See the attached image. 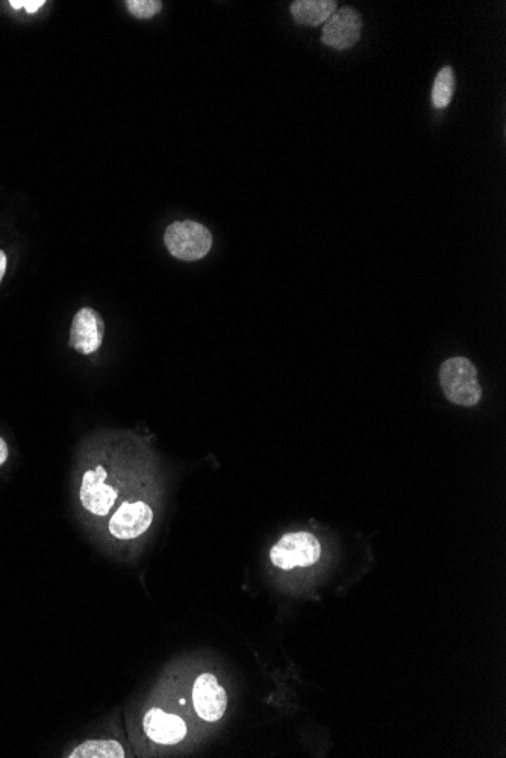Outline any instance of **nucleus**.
Masks as SVG:
<instances>
[{
    "label": "nucleus",
    "mask_w": 506,
    "mask_h": 758,
    "mask_svg": "<svg viewBox=\"0 0 506 758\" xmlns=\"http://www.w3.org/2000/svg\"><path fill=\"white\" fill-rule=\"evenodd\" d=\"M440 385L450 403L473 407L481 401L482 388L478 382V370L467 358L447 359L440 367Z\"/></svg>",
    "instance_id": "f257e3e1"
},
{
    "label": "nucleus",
    "mask_w": 506,
    "mask_h": 758,
    "mask_svg": "<svg viewBox=\"0 0 506 758\" xmlns=\"http://www.w3.org/2000/svg\"><path fill=\"white\" fill-rule=\"evenodd\" d=\"M164 243L170 255L182 261H199L210 253L213 235L204 224L176 221L167 227Z\"/></svg>",
    "instance_id": "f03ea898"
},
{
    "label": "nucleus",
    "mask_w": 506,
    "mask_h": 758,
    "mask_svg": "<svg viewBox=\"0 0 506 758\" xmlns=\"http://www.w3.org/2000/svg\"><path fill=\"white\" fill-rule=\"evenodd\" d=\"M322 554L319 539L307 532L288 533L270 550V560L279 569L313 566Z\"/></svg>",
    "instance_id": "7ed1b4c3"
},
{
    "label": "nucleus",
    "mask_w": 506,
    "mask_h": 758,
    "mask_svg": "<svg viewBox=\"0 0 506 758\" xmlns=\"http://www.w3.org/2000/svg\"><path fill=\"white\" fill-rule=\"evenodd\" d=\"M107 477V470L102 465L94 470L85 471L82 477L79 498L84 509L93 515H108L119 497V491L107 485Z\"/></svg>",
    "instance_id": "20e7f679"
},
{
    "label": "nucleus",
    "mask_w": 506,
    "mask_h": 758,
    "mask_svg": "<svg viewBox=\"0 0 506 758\" xmlns=\"http://www.w3.org/2000/svg\"><path fill=\"white\" fill-rule=\"evenodd\" d=\"M193 704L200 719L217 722L225 715L228 695L216 675L202 674L194 681Z\"/></svg>",
    "instance_id": "39448f33"
},
{
    "label": "nucleus",
    "mask_w": 506,
    "mask_h": 758,
    "mask_svg": "<svg viewBox=\"0 0 506 758\" xmlns=\"http://www.w3.org/2000/svg\"><path fill=\"white\" fill-rule=\"evenodd\" d=\"M361 29L363 19L360 14L352 8H340L323 26V44L337 50L349 49L360 40Z\"/></svg>",
    "instance_id": "423d86ee"
},
{
    "label": "nucleus",
    "mask_w": 506,
    "mask_h": 758,
    "mask_svg": "<svg viewBox=\"0 0 506 758\" xmlns=\"http://www.w3.org/2000/svg\"><path fill=\"white\" fill-rule=\"evenodd\" d=\"M154 512L143 501L123 503L110 521V533L117 539L138 538L152 526Z\"/></svg>",
    "instance_id": "0eeeda50"
},
{
    "label": "nucleus",
    "mask_w": 506,
    "mask_h": 758,
    "mask_svg": "<svg viewBox=\"0 0 506 758\" xmlns=\"http://www.w3.org/2000/svg\"><path fill=\"white\" fill-rule=\"evenodd\" d=\"M104 335L105 324L102 317L94 309L82 308L73 317L70 347L75 348L81 355H91L99 350Z\"/></svg>",
    "instance_id": "6e6552de"
},
{
    "label": "nucleus",
    "mask_w": 506,
    "mask_h": 758,
    "mask_svg": "<svg viewBox=\"0 0 506 758\" xmlns=\"http://www.w3.org/2000/svg\"><path fill=\"white\" fill-rule=\"evenodd\" d=\"M143 727L146 736L161 745H176L187 736V724L184 719L161 709H150L144 715Z\"/></svg>",
    "instance_id": "1a4fd4ad"
},
{
    "label": "nucleus",
    "mask_w": 506,
    "mask_h": 758,
    "mask_svg": "<svg viewBox=\"0 0 506 758\" xmlns=\"http://www.w3.org/2000/svg\"><path fill=\"white\" fill-rule=\"evenodd\" d=\"M291 16L299 25L319 26L337 11L334 0H296L290 7Z\"/></svg>",
    "instance_id": "9d476101"
},
{
    "label": "nucleus",
    "mask_w": 506,
    "mask_h": 758,
    "mask_svg": "<svg viewBox=\"0 0 506 758\" xmlns=\"http://www.w3.org/2000/svg\"><path fill=\"white\" fill-rule=\"evenodd\" d=\"M125 748L117 740H87L70 752V758H123Z\"/></svg>",
    "instance_id": "9b49d317"
},
{
    "label": "nucleus",
    "mask_w": 506,
    "mask_h": 758,
    "mask_svg": "<svg viewBox=\"0 0 506 758\" xmlns=\"http://www.w3.org/2000/svg\"><path fill=\"white\" fill-rule=\"evenodd\" d=\"M453 88H455V76L450 67H444L438 72L435 78L434 88H432V102L435 108L443 109L449 106L452 100Z\"/></svg>",
    "instance_id": "f8f14e48"
},
{
    "label": "nucleus",
    "mask_w": 506,
    "mask_h": 758,
    "mask_svg": "<svg viewBox=\"0 0 506 758\" xmlns=\"http://www.w3.org/2000/svg\"><path fill=\"white\" fill-rule=\"evenodd\" d=\"M126 5H128L129 13L137 19H150L157 16L163 7L160 0H128Z\"/></svg>",
    "instance_id": "ddd939ff"
},
{
    "label": "nucleus",
    "mask_w": 506,
    "mask_h": 758,
    "mask_svg": "<svg viewBox=\"0 0 506 758\" xmlns=\"http://www.w3.org/2000/svg\"><path fill=\"white\" fill-rule=\"evenodd\" d=\"M44 4H46L44 0H40V2H37V0H25V2H23V8H25L29 14H32L37 13Z\"/></svg>",
    "instance_id": "4468645a"
},
{
    "label": "nucleus",
    "mask_w": 506,
    "mask_h": 758,
    "mask_svg": "<svg viewBox=\"0 0 506 758\" xmlns=\"http://www.w3.org/2000/svg\"><path fill=\"white\" fill-rule=\"evenodd\" d=\"M8 454H10V450H8L7 442L0 438V466L7 462Z\"/></svg>",
    "instance_id": "2eb2a0df"
},
{
    "label": "nucleus",
    "mask_w": 506,
    "mask_h": 758,
    "mask_svg": "<svg viewBox=\"0 0 506 758\" xmlns=\"http://www.w3.org/2000/svg\"><path fill=\"white\" fill-rule=\"evenodd\" d=\"M5 271H7V255L0 250V282L4 279Z\"/></svg>",
    "instance_id": "dca6fc26"
}]
</instances>
